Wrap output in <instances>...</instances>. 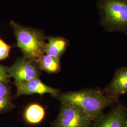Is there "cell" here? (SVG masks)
<instances>
[{
	"instance_id": "obj_4",
	"label": "cell",
	"mask_w": 127,
	"mask_h": 127,
	"mask_svg": "<svg viewBox=\"0 0 127 127\" xmlns=\"http://www.w3.org/2000/svg\"><path fill=\"white\" fill-rule=\"evenodd\" d=\"M93 121L76 108L62 104L52 127H91Z\"/></svg>"
},
{
	"instance_id": "obj_3",
	"label": "cell",
	"mask_w": 127,
	"mask_h": 127,
	"mask_svg": "<svg viewBox=\"0 0 127 127\" xmlns=\"http://www.w3.org/2000/svg\"><path fill=\"white\" fill-rule=\"evenodd\" d=\"M17 46L23 53V58L33 62H38L45 54V37L41 31L10 22Z\"/></svg>"
},
{
	"instance_id": "obj_6",
	"label": "cell",
	"mask_w": 127,
	"mask_h": 127,
	"mask_svg": "<svg viewBox=\"0 0 127 127\" xmlns=\"http://www.w3.org/2000/svg\"><path fill=\"white\" fill-rule=\"evenodd\" d=\"M127 116L126 106L120 103L106 114L94 121L91 127H124Z\"/></svg>"
},
{
	"instance_id": "obj_10",
	"label": "cell",
	"mask_w": 127,
	"mask_h": 127,
	"mask_svg": "<svg viewBox=\"0 0 127 127\" xmlns=\"http://www.w3.org/2000/svg\"><path fill=\"white\" fill-rule=\"evenodd\" d=\"M45 115V109L42 106L38 104H32L25 110L23 117L27 123L35 125L41 123Z\"/></svg>"
},
{
	"instance_id": "obj_5",
	"label": "cell",
	"mask_w": 127,
	"mask_h": 127,
	"mask_svg": "<svg viewBox=\"0 0 127 127\" xmlns=\"http://www.w3.org/2000/svg\"><path fill=\"white\" fill-rule=\"evenodd\" d=\"M34 62L20 58L9 68V73L15 81V85L38 78L40 71Z\"/></svg>"
},
{
	"instance_id": "obj_1",
	"label": "cell",
	"mask_w": 127,
	"mask_h": 127,
	"mask_svg": "<svg viewBox=\"0 0 127 127\" xmlns=\"http://www.w3.org/2000/svg\"><path fill=\"white\" fill-rule=\"evenodd\" d=\"M62 104L76 108L94 122L103 114L104 109L119 103L105 95L102 90L84 89L59 93L57 96Z\"/></svg>"
},
{
	"instance_id": "obj_15",
	"label": "cell",
	"mask_w": 127,
	"mask_h": 127,
	"mask_svg": "<svg viewBox=\"0 0 127 127\" xmlns=\"http://www.w3.org/2000/svg\"><path fill=\"white\" fill-rule=\"evenodd\" d=\"M10 95V91L8 83L0 82V96Z\"/></svg>"
},
{
	"instance_id": "obj_2",
	"label": "cell",
	"mask_w": 127,
	"mask_h": 127,
	"mask_svg": "<svg viewBox=\"0 0 127 127\" xmlns=\"http://www.w3.org/2000/svg\"><path fill=\"white\" fill-rule=\"evenodd\" d=\"M96 5L105 31L127 35V0H97Z\"/></svg>"
},
{
	"instance_id": "obj_12",
	"label": "cell",
	"mask_w": 127,
	"mask_h": 127,
	"mask_svg": "<svg viewBox=\"0 0 127 127\" xmlns=\"http://www.w3.org/2000/svg\"><path fill=\"white\" fill-rule=\"evenodd\" d=\"M14 106L10 95L0 96V113L9 111L13 108Z\"/></svg>"
},
{
	"instance_id": "obj_14",
	"label": "cell",
	"mask_w": 127,
	"mask_h": 127,
	"mask_svg": "<svg viewBox=\"0 0 127 127\" xmlns=\"http://www.w3.org/2000/svg\"><path fill=\"white\" fill-rule=\"evenodd\" d=\"M11 78L9 68L0 64V82L8 83L10 82Z\"/></svg>"
},
{
	"instance_id": "obj_7",
	"label": "cell",
	"mask_w": 127,
	"mask_h": 127,
	"mask_svg": "<svg viewBox=\"0 0 127 127\" xmlns=\"http://www.w3.org/2000/svg\"><path fill=\"white\" fill-rule=\"evenodd\" d=\"M102 91L106 96L115 100L127 94V66L117 69L111 82Z\"/></svg>"
},
{
	"instance_id": "obj_9",
	"label": "cell",
	"mask_w": 127,
	"mask_h": 127,
	"mask_svg": "<svg viewBox=\"0 0 127 127\" xmlns=\"http://www.w3.org/2000/svg\"><path fill=\"white\" fill-rule=\"evenodd\" d=\"M46 42L44 53L53 57L60 59L69 45V41L60 37H49Z\"/></svg>"
},
{
	"instance_id": "obj_8",
	"label": "cell",
	"mask_w": 127,
	"mask_h": 127,
	"mask_svg": "<svg viewBox=\"0 0 127 127\" xmlns=\"http://www.w3.org/2000/svg\"><path fill=\"white\" fill-rule=\"evenodd\" d=\"M17 91L16 96L29 95L37 94L42 95L46 93L57 96L60 93L59 90L48 86L38 78L28 82L16 85Z\"/></svg>"
},
{
	"instance_id": "obj_11",
	"label": "cell",
	"mask_w": 127,
	"mask_h": 127,
	"mask_svg": "<svg viewBox=\"0 0 127 127\" xmlns=\"http://www.w3.org/2000/svg\"><path fill=\"white\" fill-rule=\"evenodd\" d=\"M38 62L41 70L49 73H58L61 69L60 59L48 55H43Z\"/></svg>"
},
{
	"instance_id": "obj_16",
	"label": "cell",
	"mask_w": 127,
	"mask_h": 127,
	"mask_svg": "<svg viewBox=\"0 0 127 127\" xmlns=\"http://www.w3.org/2000/svg\"><path fill=\"white\" fill-rule=\"evenodd\" d=\"M124 127H127V116L126 119V120H125V123Z\"/></svg>"
},
{
	"instance_id": "obj_13",
	"label": "cell",
	"mask_w": 127,
	"mask_h": 127,
	"mask_svg": "<svg viewBox=\"0 0 127 127\" xmlns=\"http://www.w3.org/2000/svg\"><path fill=\"white\" fill-rule=\"evenodd\" d=\"M11 47L0 39V61L7 59L9 56Z\"/></svg>"
}]
</instances>
